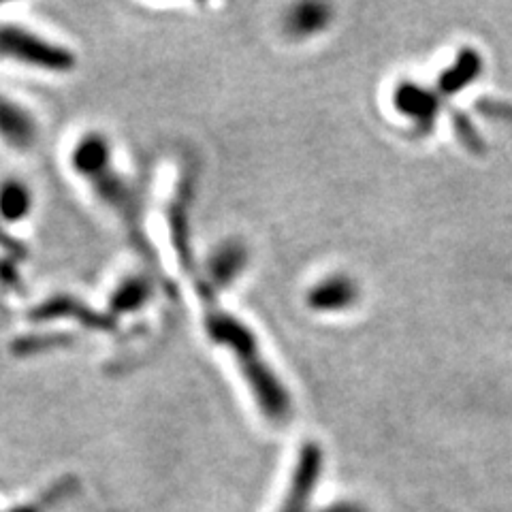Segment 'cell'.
I'll use <instances>...</instances> for the list:
<instances>
[{
    "label": "cell",
    "instance_id": "obj_1",
    "mask_svg": "<svg viewBox=\"0 0 512 512\" xmlns=\"http://www.w3.org/2000/svg\"><path fill=\"white\" fill-rule=\"evenodd\" d=\"M207 331L218 344L227 346L237 357L254 399L259 402L267 419L284 421L291 412V399H288V393L276 374L269 370L250 329L229 314L214 312L207 318Z\"/></svg>",
    "mask_w": 512,
    "mask_h": 512
},
{
    "label": "cell",
    "instance_id": "obj_2",
    "mask_svg": "<svg viewBox=\"0 0 512 512\" xmlns=\"http://www.w3.org/2000/svg\"><path fill=\"white\" fill-rule=\"evenodd\" d=\"M0 60L54 75H67L77 67V56L71 47L20 24H0Z\"/></svg>",
    "mask_w": 512,
    "mask_h": 512
},
{
    "label": "cell",
    "instance_id": "obj_3",
    "mask_svg": "<svg viewBox=\"0 0 512 512\" xmlns=\"http://www.w3.org/2000/svg\"><path fill=\"white\" fill-rule=\"evenodd\" d=\"M320 472H323V451L316 442H306L299 451L291 485H288L280 512H308Z\"/></svg>",
    "mask_w": 512,
    "mask_h": 512
},
{
    "label": "cell",
    "instance_id": "obj_4",
    "mask_svg": "<svg viewBox=\"0 0 512 512\" xmlns=\"http://www.w3.org/2000/svg\"><path fill=\"white\" fill-rule=\"evenodd\" d=\"M32 320H39V323H47V320H58V318H69L75 320L82 327L96 329V331H109L114 329V320H111L107 314L96 312L88 308L84 301H79L77 297L71 295H56L43 301L41 306L30 312Z\"/></svg>",
    "mask_w": 512,
    "mask_h": 512
},
{
    "label": "cell",
    "instance_id": "obj_5",
    "mask_svg": "<svg viewBox=\"0 0 512 512\" xmlns=\"http://www.w3.org/2000/svg\"><path fill=\"white\" fill-rule=\"evenodd\" d=\"M39 126L35 116L18 101L0 92V139L15 150H30L37 143Z\"/></svg>",
    "mask_w": 512,
    "mask_h": 512
},
{
    "label": "cell",
    "instance_id": "obj_6",
    "mask_svg": "<svg viewBox=\"0 0 512 512\" xmlns=\"http://www.w3.org/2000/svg\"><path fill=\"white\" fill-rule=\"evenodd\" d=\"M111 165V146L101 133H86L82 135L71 152V167L79 178H90L101 169Z\"/></svg>",
    "mask_w": 512,
    "mask_h": 512
},
{
    "label": "cell",
    "instance_id": "obj_7",
    "mask_svg": "<svg viewBox=\"0 0 512 512\" xmlns=\"http://www.w3.org/2000/svg\"><path fill=\"white\" fill-rule=\"evenodd\" d=\"M355 299H357V288L344 276H333L318 282L308 295L310 306L318 312L346 310L348 306L355 303Z\"/></svg>",
    "mask_w": 512,
    "mask_h": 512
},
{
    "label": "cell",
    "instance_id": "obj_8",
    "mask_svg": "<svg viewBox=\"0 0 512 512\" xmlns=\"http://www.w3.org/2000/svg\"><path fill=\"white\" fill-rule=\"evenodd\" d=\"M35 195L26 182L9 178L0 182V218L5 222H22L30 216Z\"/></svg>",
    "mask_w": 512,
    "mask_h": 512
},
{
    "label": "cell",
    "instance_id": "obj_9",
    "mask_svg": "<svg viewBox=\"0 0 512 512\" xmlns=\"http://www.w3.org/2000/svg\"><path fill=\"white\" fill-rule=\"evenodd\" d=\"M395 107L402 111V114L416 118L419 122H431V118L436 116L438 99L421 86L404 84L395 92Z\"/></svg>",
    "mask_w": 512,
    "mask_h": 512
},
{
    "label": "cell",
    "instance_id": "obj_10",
    "mask_svg": "<svg viewBox=\"0 0 512 512\" xmlns=\"http://www.w3.org/2000/svg\"><path fill=\"white\" fill-rule=\"evenodd\" d=\"M480 75V56L474 50H463L457 60L451 64V69L442 73L440 90L444 94H455L472 84Z\"/></svg>",
    "mask_w": 512,
    "mask_h": 512
},
{
    "label": "cell",
    "instance_id": "obj_11",
    "mask_svg": "<svg viewBox=\"0 0 512 512\" xmlns=\"http://www.w3.org/2000/svg\"><path fill=\"white\" fill-rule=\"evenodd\" d=\"M150 299V284L143 278L124 280L109 297V308L118 314L139 310Z\"/></svg>",
    "mask_w": 512,
    "mask_h": 512
},
{
    "label": "cell",
    "instance_id": "obj_12",
    "mask_svg": "<svg viewBox=\"0 0 512 512\" xmlns=\"http://www.w3.org/2000/svg\"><path fill=\"white\" fill-rule=\"evenodd\" d=\"M246 263V250L239 244H224L218 248L210 261L212 278L218 284H229L239 271L244 269Z\"/></svg>",
    "mask_w": 512,
    "mask_h": 512
},
{
    "label": "cell",
    "instance_id": "obj_13",
    "mask_svg": "<svg viewBox=\"0 0 512 512\" xmlns=\"http://www.w3.org/2000/svg\"><path fill=\"white\" fill-rule=\"evenodd\" d=\"M327 22H329V7L320 3H306V5L295 7L291 13V20H288L293 32H299V35H312V32L325 28Z\"/></svg>",
    "mask_w": 512,
    "mask_h": 512
},
{
    "label": "cell",
    "instance_id": "obj_14",
    "mask_svg": "<svg viewBox=\"0 0 512 512\" xmlns=\"http://www.w3.org/2000/svg\"><path fill=\"white\" fill-rule=\"evenodd\" d=\"M64 338H67V335H30V338L15 342L13 352H18V355H32V352L54 350L58 346H64V342H56Z\"/></svg>",
    "mask_w": 512,
    "mask_h": 512
},
{
    "label": "cell",
    "instance_id": "obj_15",
    "mask_svg": "<svg viewBox=\"0 0 512 512\" xmlns=\"http://www.w3.org/2000/svg\"><path fill=\"white\" fill-rule=\"evenodd\" d=\"M0 250H3L9 259H15V261H20L26 256V248L3 227V224H0Z\"/></svg>",
    "mask_w": 512,
    "mask_h": 512
},
{
    "label": "cell",
    "instance_id": "obj_16",
    "mask_svg": "<svg viewBox=\"0 0 512 512\" xmlns=\"http://www.w3.org/2000/svg\"><path fill=\"white\" fill-rule=\"evenodd\" d=\"M15 284H20L18 261H15V259L0 261V286H3V288H13Z\"/></svg>",
    "mask_w": 512,
    "mask_h": 512
},
{
    "label": "cell",
    "instance_id": "obj_17",
    "mask_svg": "<svg viewBox=\"0 0 512 512\" xmlns=\"http://www.w3.org/2000/svg\"><path fill=\"white\" fill-rule=\"evenodd\" d=\"M320 512H367L361 504H355V502H335L327 508H323Z\"/></svg>",
    "mask_w": 512,
    "mask_h": 512
}]
</instances>
